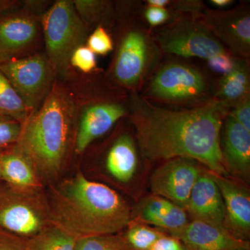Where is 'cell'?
Here are the masks:
<instances>
[{
    "label": "cell",
    "instance_id": "obj_18",
    "mask_svg": "<svg viewBox=\"0 0 250 250\" xmlns=\"http://www.w3.org/2000/svg\"><path fill=\"white\" fill-rule=\"evenodd\" d=\"M136 218L135 223L154 225L169 233L181 229L189 222L184 208L154 195L140 204Z\"/></svg>",
    "mask_w": 250,
    "mask_h": 250
},
{
    "label": "cell",
    "instance_id": "obj_23",
    "mask_svg": "<svg viewBox=\"0 0 250 250\" xmlns=\"http://www.w3.org/2000/svg\"><path fill=\"white\" fill-rule=\"evenodd\" d=\"M77 239L51 225L33 238L28 239L29 250H75Z\"/></svg>",
    "mask_w": 250,
    "mask_h": 250
},
{
    "label": "cell",
    "instance_id": "obj_28",
    "mask_svg": "<svg viewBox=\"0 0 250 250\" xmlns=\"http://www.w3.org/2000/svg\"><path fill=\"white\" fill-rule=\"evenodd\" d=\"M86 46L95 54L104 56L113 48V41L103 26H98L86 41Z\"/></svg>",
    "mask_w": 250,
    "mask_h": 250
},
{
    "label": "cell",
    "instance_id": "obj_29",
    "mask_svg": "<svg viewBox=\"0 0 250 250\" xmlns=\"http://www.w3.org/2000/svg\"><path fill=\"white\" fill-rule=\"evenodd\" d=\"M70 65L84 73H89L97 66L96 57L86 45L80 46L72 53Z\"/></svg>",
    "mask_w": 250,
    "mask_h": 250
},
{
    "label": "cell",
    "instance_id": "obj_19",
    "mask_svg": "<svg viewBox=\"0 0 250 250\" xmlns=\"http://www.w3.org/2000/svg\"><path fill=\"white\" fill-rule=\"evenodd\" d=\"M0 164L1 181L9 187L25 191L42 189L41 177L32 163L16 146L0 153Z\"/></svg>",
    "mask_w": 250,
    "mask_h": 250
},
{
    "label": "cell",
    "instance_id": "obj_36",
    "mask_svg": "<svg viewBox=\"0 0 250 250\" xmlns=\"http://www.w3.org/2000/svg\"><path fill=\"white\" fill-rule=\"evenodd\" d=\"M210 2L218 8H226L233 2L231 0H211Z\"/></svg>",
    "mask_w": 250,
    "mask_h": 250
},
{
    "label": "cell",
    "instance_id": "obj_13",
    "mask_svg": "<svg viewBox=\"0 0 250 250\" xmlns=\"http://www.w3.org/2000/svg\"><path fill=\"white\" fill-rule=\"evenodd\" d=\"M124 105L116 102H100L85 106L81 113L75 135V151L81 154L95 140L111 130L126 116Z\"/></svg>",
    "mask_w": 250,
    "mask_h": 250
},
{
    "label": "cell",
    "instance_id": "obj_10",
    "mask_svg": "<svg viewBox=\"0 0 250 250\" xmlns=\"http://www.w3.org/2000/svg\"><path fill=\"white\" fill-rule=\"evenodd\" d=\"M42 36L41 20L29 11L0 14V65L39 53Z\"/></svg>",
    "mask_w": 250,
    "mask_h": 250
},
{
    "label": "cell",
    "instance_id": "obj_31",
    "mask_svg": "<svg viewBox=\"0 0 250 250\" xmlns=\"http://www.w3.org/2000/svg\"><path fill=\"white\" fill-rule=\"evenodd\" d=\"M229 53L218 54L207 60L208 65L212 70L221 75H226L236 66L238 59Z\"/></svg>",
    "mask_w": 250,
    "mask_h": 250
},
{
    "label": "cell",
    "instance_id": "obj_37",
    "mask_svg": "<svg viewBox=\"0 0 250 250\" xmlns=\"http://www.w3.org/2000/svg\"><path fill=\"white\" fill-rule=\"evenodd\" d=\"M0 182H1V164H0Z\"/></svg>",
    "mask_w": 250,
    "mask_h": 250
},
{
    "label": "cell",
    "instance_id": "obj_32",
    "mask_svg": "<svg viewBox=\"0 0 250 250\" xmlns=\"http://www.w3.org/2000/svg\"><path fill=\"white\" fill-rule=\"evenodd\" d=\"M0 250H29L28 239L0 229Z\"/></svg>",
    "mask_w": 250,
    "mask_h": 250
},
{
    "label": "cell",
    "instance_id": "obj_25",
    "mask_svg": "<svg viewBox=\"0 0 250 250\" xmlns=\"http://www.w3.org/2000/svg\"><path fill=\"white\" fill-rule=\"evenodd\" d=\"M75 250H133L124 236L119 234L100 235L77 239Z\"/></svg>",
    "mask_w": 250,
    "mask_h": 250
},
{
    "label": "cell",
    "instance_id": "obj_27",
    "mask_svg": "<svg viewBox=\"0 0 250 250\" xmlns=\"http://www.w3.org/2000/svg\"><path fill=\"white\" fill-rule=\"evenodd\" d=\"M22 125L9 118L0 116V153L14 147L21 137Z\"/></svg>",
    "mask_w": 250,
    "mask_h": 250
},
{
    "label": "cell",
    "instance_id": "obj_16",
    "mask_svg": "<svg viewBox=\"0 0 250 250\" xmlns=\"http://www.w3.org/2000/svg\"><path fill=\"white\" fill-rule=\"evenodd\" d=\"M184 208L194 220L225 228V204L220 189L209 172H202L199 176Z\"/></svg>",
    "mask_w": 250,
    "mask_h": 250
},
{
    "label": "cell",
    "instance_id": "obj_24",
    "mask_svg": "<svg viewBox=\"0 0 250 250\" xmlns=\"http://www.w3.org/2000/svg\"><path fill=\"white\" fill-rule=\"evenodd\" d=\"M124 235L125 240L133 250H149L164 232L143 223H130Z\"/></svg>",
    "mask_w": 250,
    "mask_h": 250
},
{
    "label": "cell",
    "instance_id": "obj_9",
    "mask_svg": "<svg viewBox=\"0 0 250 250\" xmlns=\"http://www.w3.org/2000/svg\"><path fill=\"white\" fill-rule=\"evenodd\" d=\"M0 71L19 94L31 113L47 98L57 75L45 53L41 52L1 64Z\"/></svg>",
    "mask_w": 250,
    "mask_h": 250
},
{
    "label": "cell",
    "instance_id": "obj_5",
    "mask_svg": "<svg viewBox=\"0 0 250 250\" xmlns=\"http://www.w3.org/2000/svg\"><path fill=\"white\" fill-rule=\"evenodd\" d=\"M51 225L48 200L41 190H18L0 182V229L29 239Z\"/></svg>",
    "mask_w": 250,
    "mask_h": 250
},
{
    "label": "cell",
    "instance_id": "obj_30",
    "mask_svg": "<svg viewBox=\"0 0 250 250\" xmlns=\"http://www.w3.org/2000/svg\"><path fill=\"white\" fill-rule=\"evenodd\" d=\"M179 15L171 13L166 8H156L147 6L144 11V18L147 24L152 27H159L174 21Z\"/></svg>",
    "mask_w": 250,
    "mask_h": 250
},
{
    "label": "cell",
    "instance_id": "obj_3",
    "mask_svg": "<svg viewBox=\"0 0 250 250\" xmlns=\"http://www.w3.org/2000/svg\"><path fill=\"white\" fill-rule=\"evenodd\" d=\"M76 118V103L71 93L55 81L42 104L22 125L16 145L40 177L52 179L60 173L71 146Z\"/></svg>",
    "mask_w": 250,
    "mask_h": 250
},
{
    "label": "cell",
    "instance_id": "obj_7",
    "mask_svg": "<svg viewBox=\"0 0 250 250\" xmlns=\"http://www.w3.org/2000/svg\"><path fill=\"white\" fill-rule=\"evenodd\" d=\"M153 38L161 52L185 58L208 60L218 54L228 53L201 21L188 16L179 15L161 27Z\"/></svg>",
    "mask_w": 250,
    "mask_h": 250
},
{
    "label": "cell",
    "instance_id": "obj_21",
    "mask_svg": "<svg viewBox=\"0 0 250 250\" xmlns=\"http://www.w3.org/2000/svg\"><path fill=\"white\" fill-rule=\"evenodd\" d=\"M250 83L249 69L247 62L239 58L232 71L220 79L214 98L228 107H234L250 98Z\"/></svg>",
    "mask_w": 250,
    "mask_h": 250
},
{
    "label": "cell",
    "instance_id": "obj_26",
    "mask_svg": "<svg viewBox=\"0 0 250 250\" xmlns=\"http://www.w3.org/2000/svg\"><path fill=\"white\" fill-rule=\"evenodd\" d=\"M73 3L81 18L87 26L102 22L110 16L111 8L108 1H75Z\"/></svg>",
    "mask_w": 250,
    "mask_h": 250
},
{
    "label": "cell",
    "instance_id": "obj_33",
    "mask_svg": "<svg viewBox=\"0 0 250 250\" xmlns=\"http://www.w3.org/2000/svg\"><path fill=\"white\" fill-rule=\"evenodd\" d=\"M229 116L232 118L236 123L250 131V98L238 104L233 107Z\"/></svg>",
    "mask_w": 250,
    "mask_h": 250
},
{
    "label": "cell",
    "instance_id": "obj_1",
    "mask_svg": "<svg viewBox=\"0 0 250 250\" xmlns=\"http://www.w3.org/2000/svg\"><path fill=\"white\" fill-rule=\"evenodd\" d=\"M229 109L215 98L190 108L170 109L134 95L130 121L141 154L148 160L185 158L198 161L211 173L226 177L220 132Z\"/></svg>",
    "mask_w": 250,
    "mask_h": 250
},
{
    "label": "cell",
    "instance_id": "obj_4",
    "mask_svg": "<svg viewBox=\"0 0 250 250\" xmlns=\"http://www.w3.org/2000/svg\"><path fill=\"white\" fill-rule=\"evenodd\" d=\"M45 54L56 74H66L74 51L84 45L88 26L82 21L73 1L59 0L41 20Z\"/></svg>",
    "mask_w": 250,
    "mask_h": 250
},
{
    "label": "cell",
    "instance_id": "obj_34",
    "mask_svg": "<svg viewBox=\"0 0 250 250\" xmlns=\"http://www.w3.org/2000/svg\"><path fill=\"white\" fill-rule=\"evenodd\" d=\"M149 250H188L183 243L175 237L164 233Z\"/></svg>",
    "mask_w": 250,
    "mask_h": 250
},
{
    "label": "cell",
    "instance_id": "obj_35",
    "mask_svg": "<svg viewBox=\"0 0 250 250\" xmlns=\"http://www.w3.org/2000/svg\"><path fill=\"white\" fill-rule=\"evenodd\" d=\"M146 1L148 6L156 8H166L172 2L169 0H147Z\"/></svg>",
    "mask_w": 250,
    "mask_h": 250
},
{
    "label": "cell",
    "instance_id": "obj_12",
    "mask_svg": "<svg viewBox=\"0 0 250 250\" xmlns=\"http://www.w3.org/2000/svg\"><path fill=\"white\" fill-rule=\"evenodd\" d=\"M201 21L206 27L240 59L250 55V15L249 9L239 6L226 11L205 7Z\"/></svg>",
    "mask_w": 250,
    "mask_h": 250
},
{
    "label": "cell",
    "instance_id": "obj_15",
    "mask_svg": "<svg viewBox=\"0 0 250 250\" xmlns=\"http://www.w3.org/2000/svg\"><path fill=\"white\" fill-rule=\"evenodd\" d=\"M209 173L218 185L225 204L224 227L236 238L248 241L250 235L249 190L226 177Z\"/></svg>",
    "mask_w": 250,
    "mask_h": 250
},
{
    "label": "cell",
    "instance_id": "obj_20",
    "mask_svg": "<svg viewBox=\"0 0 250 250\" xmlns=\"http://www.w3.org/2000/svg\"><path fill=\"white\" fill-rule=\"evenodd\" d=\"M106 168L119 182H129L137 170L138 156L134 140L128 134L121 135L108 151Z\"/></svg>",
    "mask_w": 250,
    "mask_h": 250
},
{
    "label": "cell",
    "instance_id": "obj_2",
    "mask_svg": "<svg viewBox=\"0 0 250 250\" xmlns=\"http://www.w3.org/2000/svg\"><path fill=\"white\" fill-rule=\"evenodd\" d=\"M48 203L52 225L77 240L116 234L132 222L129 205L116 190L81 172L54 188Z\"/></svg>",
    "mask_w": 250,
    "mask_h": 250
},
{
    "label": "cell",
    "instance_id": "obj_14",
    "mask_svg": "<svg viewBox=\"0 0 250 250\" xmlns=\"http://www.w3.org/2000/svg\"><path fill=\"white\" fill-rule=\"evenodd\" d=\"M170 235L179 239L188 250H250L249 241L236 238L225 228L201 220L188 222Z\"/></svg>",
    "mask_w": 250,
    "mask_h": 250
},
{
    "label": "cell",
    "instance_id": "obj_6",
    "mask_svg": "<svg viewBox=\"0 0 250 250\" xmlns=\"http://www.w3.org/2000/svg\"><path fill=\"white\" fill-rule=\"evenodd\" d=\"M208 82L195 67L182 62H169L150 79L142 97L174 104L198 106L209 101Z\"/></svg>",
    "mask_w": 250,
    "mask_h": 250
},
{
    "label": "cell",
    "instance_id": "obj_17",
    "mask_svg": "<svg viewBox=\"0 0 250 250\" xmlns=\"http://www.w3.org/2000/svg\"><path fill=\"white\" fill-rule=\"evenodd\" d=\"M222 154L227 169L246 178L250 172V131L229 115L224 126Z\"/></svg>",
    "mask_w": 250,
    "mask_h": 250
},
{
    "label": "cell",
    "instance_id": "obj_11",
    "mask_svg": "<svg viewBox=\"0 0 250 250\" xmlns=\"http://www.w3.org/2000/svg\"><path fill=\"white\" fill-rule=\"evenodd\" d=\"M201 173L195 161L174 158L166 161L153 172L151 190L153 195L164 197L184 208Z\"/></svg>",
    "mask_w": 250,
    "mask_h": 250
},
{
    "label": "cell",
    "instance_id": "obj_8",
    "mask_svg": "<svg viewBox=\"0 0 250 250\" xmlns=\"http://www.w3.org/2000/svg\"><path fill=\"white\" fill-rule=\"evenodd\" d=\"M161 53L154 38L144 27L132 25L121 36L112 67L117 83L136 90L155 65Z\"/></svg>",
    "mask_w": 250,
    "mask_h": 250
},
{
    "label": "cell",
    "instance_id": "obj_22",
    "mask_svg": "<svg viewBox=\"0 0 250 250\" xmlns=\"http://www.w3.org/2000/svg\"><path fill=\"white\" fill-rule=\"evenodd\" d=\"M30 113L19 94L0 71V116L9 117L22 125Z\"/></svg>",
    "mask_w": 250,
    "mask_h": 250
}]
</instances>
